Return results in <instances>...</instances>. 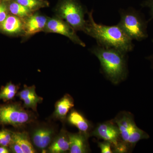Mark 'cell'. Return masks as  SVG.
Returning <instances> with one entry per match:
<instances>
[{
  "mask_svg": "<svg viewBox=\"0 0 153 153\" xmlns=\"http://www.w3.org/2000/svg\"><path fill=\"white\" fill-rule=\"evenodd\" d=\"M13 131L3 129L0 130V146L9 147L12 140Z\"/></svg>",
  "mask_w": 153,
  "mask_h": 153,
  "instance_id": "21",
  "label": "cell"
},
{
  "mask_svg": "<svg viewBox=\"0 0 153 153\" xmlns=\"http://www.w3.org/2000/svg\"><path fill=\"white\" fill-rule=\"evenodd\" d=\"M67 120L69 124L78 129L79 132L90 137L91 124L81 113L76 110H72L67 117Z\"/></svg>",
  "mask_w": 153,
  "mask_h": 153,
  "instance_id": "13",
  "label": "cell"
},
{
  "mask_svg": "<svg viewBox=\"0 0 153 153\" xmlns=\"http://www.w3.org/2000/svg\"><path fill=\"white\" fill-rule=\"evenodd\" d=\"M44 31L46 33L60 34L69 38L74 44H78L82 47H85V43L77 36L74 28L59 17L48 19Z\"/></svg>",
  "mask_w": 153,
  "mask_h": 153,
  "instance_id": "7",
  "label": "cell"
},
{
  "mask_svg": "<svg viewBox=\"0 0 153 153\" xmlns=\"http://www.w3.org/2000/svg\"><path fill=\"white\" fill-rule=\"evenodd\" d=\"M9 13L22 19L33 14L30 9L22 5L14 0H5Z\"/></svg>",
  "mask_w": 153,
  "mask_h": 153,
  "instance_id": "18",
  "label": "cell"
},
{
  "mask_svg": "<svg viewBox=\"0 0 153 153\" xmlns=\"http://www.w3.org/2000/svg\"><path fill=\"white\" fill-rule=\"evenodd\" d=\"M17 96L24 102V108H31L35 111H37L38 104L43 100L42 97L37 95L34 85L31 86L25 85L24 89L19 92Z\"/></svg>",
  "mask_w": 153,
  "mask_h": 153,
  "instance_id": "11",
  "label": "cell"
},
{
  "mask_svg": "<svg viewBox=\"0 0 153 153\" xmlns=\"http://www.w3.org/2000/svg\"><path fill=\"white\" fill-rule=\"evenodd\" d=\"M84 33L94 38L98 45L106 48H114L127 53L134 49L132 40L128 37L119 25L106 26L97 24L94 21L93 10L87 12Z\"/></svg>",
  "mask_w": 153,
  "mask_h": 153,
  "instance_id": "1",
  "label": "cell"
},
{
  "mask_svg": "<svg viewBox=\"0 0 153 153\" xmlns=\"http://www.w3.org/2000/svg\"><path fill=\"white\" fill-rule=\"evenodd\" d=\"M12 140L19 145L24 153H36V150L30 141L29 135L26 132L13 131Z\"/></svg>",
  "mask_w": 153,
  "mask_h": 153,
  "instance_id": "17",
  "label": "cell"
},
{
  "mask_svg": "<svg viewBox=\"0 0 153 153\" xmlns=\"http://www.w3.org/2000/svg\"><path fill=\"white\" fill-rule=\"evenodd\" d=\"M90 136H94L112 144L114 151L122 142L119 129L113 120L105 122L97 125L91 132Z\"/></svg>",
  "mask_w": 153,
  "mask_h": 153,
  "instance_id": "8",
  "label": "cell"
},
{
  "mask_svg": "<svg viewBox=\"0 0 153 153\" xmlns=\"http://www.w3.org/2000/svg\"><path fill=\"white\" fill-rule=\"evenodd\" d=\"M57 11L58 17L65 20L75 31L84 32L86 11L78 0H60Z\"/></svg>",
  "mask_w": 153,
  "mask_h": 153,
  "instance_id": "5",
  "label": "cell"
},
{
  "mask_svg": "<svg viewBox=\"0 0 153 153\" xmlns=\"http://www.w3.org/2000/svg\"><path fill=\"white\" fill-rule=\"evenodd\" d=\"M2 0H0V1H1Z\"/></svg>",
  "mask_w": 153,
  "mask_h": 153,
  "instance_id": "29",
  "label": "cell"
},
{
  "mask_svg": "<svg viewBox=\"0 0 153 153\" xmlns=\"http://www.w3.org/2000/svg\"><path fill=\"white\" fill-rule=\"evenodd\" d=\"M54 129L47 126L36 128L31 134L32 143L36 148L45 152L55 138Z\"/></svg>",
  "mask_w": 153,
  "mask_h": 153,
  "instance_id": "9",
  "label": "cell"
},
{
  "mask_svg": "<svg viewBox=\"0 0 153 153\" xmlns=\"http://www.w3.org/2000/svg\"><path fill=\"white\" fill-rule=\"evenodd\" d=\"M120 27L132 40L141 41L148 37V22L140 12L132 8L119 11Z\"/></svg>",
  "mask_w": 153,
  "mask_h": 153,
  "instance_id": "3",
  "label": "cell"
},
{
  "mask_svg": "<svg viewBox=\"0 0 153 153\" xmlns=\"http://www.w3.org/2000/svg\"><path fill=\"white\" fill-rule=\"evenodd\" d=\"M152 41L153 42V40ZM149 58H150V59H151V60H153V56H152V57H149Z\"/></svg>",
  "mask_w": 153,
  "mask_h": 153,
  "instance_id": "27",
  "label": "cell"
},
{
  "mask_svg": "<svg viewBox=\"0 0 153 153\" xmlns=\"http://www.w3.org/2000/svg\"><path fill=\"white\" fill-rule=\"evenodd\" d=\"M1 22H0V26H1Z\"/></svg>",
  "mask_w": 153,
  "mask_h": 153,
  "instance_id": "28",
  "label": "cell"
},
{
  "mask_svg": "<svg viewBox=\"0 0 153 153\" xmlns=\"http://www.w3.org/2000/svg\"><path fill=\"white\" fill-rule=\"evenodd\" d=\"M19 87L12 82H9L1 88L0 100L7 102L12 100L17 94Z\"/></svg>",
  "mask_w": 153,
  "mask_h": 153,
  "instance_id": "19",
  "label": "cell"
},
{
  "mask_svg": "<svg viewBox=\"0 0 153 153\" xmlns=\"http://www.w3.org/2000/svg\"><path fill=\"white\" fill-rule=\"evenodd\" d=\"M99 148L100 149L101 153H112L113 151L111 149L112 144L108 141H105L98 143Z\"/></svg>",
  "mask_w": 153,
  "mask_h": 153,
  "instance_id": "23",
  "label": "cell"
},
{
  "mask_svg": "<svg viewBox=\"0 0 153 153\" xmlns=\"http://www.w3.org/2000/svg\"><path fill=\"white\" fill-rule=\"evenodd\" d=\"M30 9L32 12L38 10L41 8L49 6V3L45 0H14Z\"/></svg>",
  "mask_w": 153,
  "mask_h": 153,
  "instance_id": "20",
  "label": "cell"
},
{
  "mask_svg": "<svg viewBox=\"0 0 153 153\" xmlns=\"http://www.w3.org/2000/svg\"><path fill=\"white\" fill-rule=\"evenodd\" d=\"M86 135L79 131L77 133H69L70 153H85L89 152V145Z\"/></svg>",
  "mask_w": 153,
  "mask_h": 153,
  "instance_id": "12",
  "label": "cell"
},
{
  "mask_svg": "<svg viewBox=\"0 0 153 153\" xmlns=\"http://www.w3.org/2000/svg\"><path fill=\"white\" fill-rule=\"evenodd\" d=\"M141 5L143 7H147L150 9L151 16L153 18V0H146L143 2Z\"/></svg>",
  "mask_w": 153,
  "mask_h": 153,
  "instance_id": "25",
  "label": "cell"
},
{
  "mask_svg": "<svg viewBox=\"0 0 153 153\" xmlns=\"http://www.w3.org/2000/svg\"><path fill=\"white\" fill-rule=\"evenodd\" d=\"M69 133L63 130L55 137L48 148V151L51 153H62L69 151Z\"/></svg>",
  "mask_w": 153,
  "mask_h": 153,
  "instance_id": "15",
  "label": "cell"
},
{
  "mask_svg": "<svg viewBox=\"0 0 153 153\" xmlns=\"http://www.w3.org/2000/svg\"><path fill=\"white\" fill-rule=\"evenodd\" d=\"M11 152L13 153H24L23 150L22 149L19 145L16 142L12 140L10 144L9 147Z\"/></svg>",
  "mask_w": 153,
  "mask_h": 153,
  "instance_id": "24",
  "label": "cell"
},
{
  "mask_svg": "<svg viewBox=\"0 0 153 153\" xmlns=\"http://www.w3.org/2000/svg\"><path fill=\"white\" fill-rule=\"evenodd\" d=\"M9 11L5 0L0 1V22L2 23L9 15Z\"/></svg>",
  "mask_w": 153,
  "mask_h": 153,
  "instance_id": "22",
  "label": "cell"
},
{
  "mask_svg": "<svg viewBox=\"0 0 153 153\" xmlns=\"http://www.w3.org/2000/svg\"><path fill=\"white\" fill-rule=\"evenodd\" d=\"M23 19L14 15H8L0 26L3 32L9 35H16L23 32Z\"/></svg>",
  "mask_w": 153,
  "mask_h": 153,
  "instance_id": "16",
  "label": "cell"
},
{
  "mask_svg": "<svg viewBox=\"0 0 153 153\" xmlns=\"http://www.w3.org/2000/svg\"><path fill=\"white\" fill-rule=\"evenodd\" d=\"M90 51L98 58L102 72L112 83L117 85L126 79L128 74L126 53L98 45Z\"/></svg>",
  "mask_w": 153,
  "mask_h": 153,
  "instance_id": "2",
  "label": "cell"
},
{
  "mask_svg": "<svg viewBox=\"0 0 153 153\" xmlns=\"http://www.w3.org/2000/svg\"><path fill=\"white\" fill-rule=\"evenodd\" d=\"M35 118L33 114L26 110L20 103L0 105V125L21 127L31 123Z\"/></svg>",
  "mask_w": 153,
  "mask_h": 153,
  "instance_id": "6",
  "label": "cell"
},
{
  "mask_svg": "<svg viewBox=\"0 0 153 153\" xmlns=\"http://www.w3.org/2000/svg\"><path fill=\"white\" fill-rule=\"evenodd\" d=\"M11 153L10 149L8 147L0 146V153Z\"/></svg>",
  "mask_w": 153,
  "mask_h": 153,
  "instance_id": "26",
  "label": "cell"
},
{
  "mask_svg": "<svg viewBox=\"0 0 153 153\" xmlns=\"http://www.w3.org/2000/svg\"><path fill=\"white\" fill-rule=\"evenodd\" d=\"M113 120L118 127L121 140L130 149L141 140L149 137L148 134L137 126L131 113L121 111Z\"/></svg>",
  "mask_w": 153,
  "mask_h": 153,
  "instance_id": "4",
  "label": "cell"
},
{
  "mask_svg": "<svg viewBox=\"0 0 153 153\" xmlns=\"http://www.w3.org/2000/svg\"><path fill=\"white\" fill-rule=\"evenodd\" d=\"M74 105V100L72 97L68 94H65L55 103L54 116L60 120H65Z\"/></svg>",
  "mask_w": 153,
  "mask_h": 153,
  "instance_id": "14",
  "label": "cell"
},
{
  "mask_svg": "<svg viewBox=\"0 0 153 153\" xmlns=\"http://www.w3.org/2000/svg\"><path fill=\"white\" fill-rule=\"evenodd\" d=\"M48 18L38 13H33L23 19V33L26 36H31L44 31Z\"/></svg>",
  "mask_w": 153,
  "mask_h": 153,
  "instance_id": "10",
  "label": "cell"
}]
</instances>
